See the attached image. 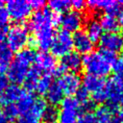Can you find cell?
<instances>
[{
    "mask_svg": "<svg viewBox=\"0 0 123 123\" xmlns=\"http://www.w3.org/2000/svg\"><path fill=\"white\" fill-rule=\"evenodd\" d=\"M6 9L10 18L17 22L27 19L33 10L30 2L25 0H10L6 3Z\"/></svg>",
    "mask_w": 123,
    "mask_h": 123,
    "instance_id": "7",
    "label": "cell"
},
{
    "mask_svg": "<svg viewBox=\"0 0 123 123\" xmlns=\"http://www.w3.org/2000/svg\"><path fill=\"white\" fill-rule=\"evenodd\" d=\"M86 2H85L83 0H73V1H71V8H73L74 11L81 12L84 9H86Z\"/></svg>",
    "mask_w": 123,
    "mask_h": 123,
    "instance_id": "34",
    "label": "cell"
},
{
    "mask_svg": "<svg viewBox=\"0 0 123 123\" xmlns=\"http://www.w3.org/2000/svg\"><path fill=\"white\" fill-rule=\"evenodd\" d=\"M72 41H73V47H75L76 52L79 54H87L91 52L93 48V42L88 37L85 30H79L74 33L72 36Z\"/></svg>",
    "mask_w": 123,
    "mask_h": 123,
    "instance_id": "14",
    "label": "cell"
},
{
    "mask_svg": "<svg viewBox=\"0 0 123 123\" xmlns=\"http://www.w3.org/2000/svg\"><path fill=\"white\" fill-rule=\"evenodd\" d=\"M52 84V77L49 74H41L37 80L35 90L39 94H45Z\"/></svg>",
    "mask_w": 123,
    "mask_h": 123,
    "instance_id": "25",
    "label": "cell"
},
{
    "mask_svg": "<svg viewBox=\"0 0 123 123\" xmlns=\"http://www.w3.org/2000/svg\"><path fill=\"white\" fill-rule=\"evenodd\" d=\"M59 23L62 26V30L67 31L68 33L77 32L81 30V27L85 23V16L81 12L77 11H68L60 16Z\"/></svg>",
    "mask_w": 123,
    "mask_h": 123,
    "instance_id": "10",
    "label": "cell"
},
{
    "mask_svg": "<svg viewBox=\"0 0 123 123\" xmlns=\"http://www.w3.org/2000/svg\"><path fill=\"white\" fill-rule=\"evenodd\" d=\"M113 70L116 74V76H119L123 78V55L116 59V61L113 63Z\"/></svg>",
    "mask_w": 123,
    "mask_h": 123,
    "instance_id": "33",
    "label": "cell"
},
{
    "mask_svg": "<svg viewBox=\"0 0 123 123\" xmlns=\"http://www.w3.org/2000/svg\"><path fill=\"white\" fill-rule=\"evenodd\" d=\"M39 118H37V116L33 115L30 112L21 114L18 119H17V123H39Z\"/></svg>",
    "mask_w": 123,
    "mask_h": 123,
    "instance_id": "31",
    "label": "cell"
},
{
    "mask_svg": "<svg viewBox=\"0 0 123 123\" xmlns=\"http://www.w3.org/2000/svg\"><path fill=\"white\" fill-rule=\"evenodd\" d=\"M49 9H51L56 13L66 12L71 8V1L68 0H51L49 1Z\"/></svg>",
    "mask_w": 123,
    "mask_h": 123,
    "instance_id": "26",
    "label": "cell"
},
{
    "mask_svg": "<svg viewBox=\"0 0 123 123\" xmlns=\"http://www.w3.org/2000/svg\"><path fill=\"white\" fill-rule=\"evenodd\" d=\"M30 4L32 6L33 9H36V10H40L43 8L45 2L42 1V0H33V1H30Z\"/></svg>",
    "mask_w": 123,
    "mask_h": 123,
    "instance_id": "36",
    "label": "cell"
},
{
    "mask_svg": "<svg viewBox=\"0 0 123 123\" xmlns=\"http://www.w3.org/2000/svg\"><path fill=\"white\" fill-rule=\"evenodd\" d=\"M97 123H112L117 117L114 115V111L108 106L98 107L94 113Z\"/></svg>",
    "mask_w": 123,
    "mask_h": 123,
    "instance_id": "19",
    "label": "cell"
},
{
    "mask_svg": "<svg viewBox=\"0 0 123 123\" xmlns=\"http://www.w3.org/2000/svg\"><path fill=\"white\" fill-rule=\"evenodd\" d=\"M35 99H36V97L34 96V94L32 92L23 91V93L21 94V96L15 103L18 112L21 114L27 113L31 110V108L35 102Z\"/></svg>",
    "mask_w": 123,
    "mask_h": 123,
    "instance_id": "18",
    "label": "cell"
},
{
    "mask_svg": "<svg viewBox=\"0 0 123 123\" xmlns=\"http://www.w3.org/2000/svg\"><path fill=\"white\" fill-rule=\"evenodd\" d=\"M7 37V29L5 27H0V43H2Z\"/></svg>",
    "mask_w": 123,
    "mask_h": 123,
    "instance_id": "37",
    "label": "cell"
},
{
    "mask_svg": "<svg viewBox=\"0 0 123 123\" xmlns=\"http://www.w3.org/2000/svg\"><path fill=\"white\" fill-rule=\"evenodd\" d=\"M112 123H119V121H118V119L116 118V119H115V120H114V121H113Z\"/></svg>",
    "mask_w": 123,
    "mask_h": 123,
    "instance_id": "42",
    "label": "cell"
},
{
    "mask_svg": "<svg viewBox=\"0 0 123 123\" xmlns=\"http://www.w3.org/2000/svg\"><path fill=\"white\" fill-rule=\"evenodd\" d=\"M41 119L44 123H57L59 119V111L54 106H47L42 113Z\"/></svg>",
    "mask_w": 123,
    "mask_h": 123,
    "instance_id": "28",
    "label": "cell"
},
{
    "mask_svg": "<svg viewBox=\"0 0 123 123\" xmlns=\"http://www.w3.org/2000/svg\"><path fill=\"white\" fill-rule=\"evenodd\" d=\"M61 71L77 73L82 68V57L76 51H70L62 57L59 66Z\"/></svg>",
    "mask_w": 123,
    "mask_h": 123,
    "instance_id": "13",
    "label": "cell"
},
{
    "mask_svg": "<svg viewBox=\"0 0 123 123\" xmlns=\"http://www.w3.org/2000/svg\"><path fill=\"white\" fill-rule=\"evenodd\" d=\"M23 89L18 85H10L6 87V89L2 92V96L0 98V101L5 105L9 104H15L16 101L19 99L21 94L23 93Z\"/></svg>",
    "mask_w": 123,
    "mask_h": 123,
    "instance_id": "17",
    "label": "cell"
},
{
    "mask_svg": "<svg viewBox=\"0 0 123 123\" xmlns=\"http://www.w3.org/2000/svg\"><path fill=\"white\" fill-rule=\"evenodd\" d=\"M118 105H121V106H122V108H123V92L121 93V95H120V97H119Z\"/></svg>",
    "mask_w": 123,
    "mask_h": 123,
    "instance_id": "41",
    "label": "cell"
},
{
    "mask_svg": "<svg viewBox=\"0 0 123 123\" xmlns=\"http://www.w3.org/2000/svg\"><path fill=\"white\" fill-rule=\"evenodd\" d=\"M3 113L5 114V116L10 120V121H13L14 119L17 118L19 112L18 110L15 106V104H9V105H5L4 110L2 111Z\"/></svg>",
    "mask_w": 123,
    "mask_h": 123,
    "instance_id": "29",
    "label": "cell"
},
{
    "mask_svg": "<svg viewBox=\"0 0 123 123\" xmlns=\"http://www.w3.org/2000/svg\"><path fill=\"white\" fill-rule=\"evenodd\" d=\"M0 123H11V121L5 116L2 111H0Z\"/></svg>",
    "mask_w": 123,
    "mask_h": 123,
    "instance_id": "38",
    "label": "cell"
},
{
    "mask_svg": "<svg viewBox=\"0 0 123 123\" xmlns=\"http://www.w3.org/2000/svg\"><path fill=\"white\" fill-rule=\"evenodd\" d=\"M47 108V103L44 99L42 98H36L35 99V102L31 108V110L28 111L30 113H32L33 115L37 116V118L41 119V116H42V113L44 112L45 109Z\"/></svg>",
    "mask_w": 123,
    "mask_h": 123,
    "instance_id": "27",
    "label": "cell"
},
{
    "mask_svg": "<svg viewBox=\"0 0 123 123\" xmlns=\"http://www.w3.org/2000/svg\"><path fill=\"white\" fill-rule=\"evenodd\" d=\"M100 25L103 30L107 31V33H111V32H116L119 27L118 20L115 15L109 14V13H104L100 17Z\"/></svg>",
    "mask_w": 123,
    "mask_h": 123,
    "instance_id": "23",
    "label": "cell"
},
{
    "mask_svg": "<svg viewBox=\"0 0 123 123\" xmlns=\"http://www.w3.org/2000/svg\"><path fill=\"white\" fill-rule=\"evenodd\" d=\"M62 88L63 94H67L68 96L75 94L81 87L82 80L78 73L74 72H65L62 74L57 83Z\"/></svg>",
    "mask_w": 123,
    "mask_h": 123,
    "instance_id": "11",
    "label": "cell"
},
{
    "mask_svg": "<svg viewBox=\"0 0 123 123\" xmlns=\"http://www.w3.org/2000/svg\"><path fill=\"white\" fill-rule=\"evenodd\" d=\"M37 53L32 48H23L18 51L14 60H12L10 64L8 71V79H10L13 84H21L24 82L30 65L35 62Z\"/></svg>",
    "mask_w": 123,
    "mask_h": 123,
    "instance_id": "3",
    "label": "cell"
},
{
    "mask_svg": "<svg viewBox=\"0 0 123 123\" xmlns=\"http://www.w3.org/2000/svg\"><path fill=\"white\" fill-rule=\"evenodd\" d=\"M106 84L107 82L103 77H98L90 74H86L83 79V87L91 94L105 89Z\"/></svg>",
    "mask_w": 123,
    "mask_h": 123,
    "instance_id": "16",
    "label": "cell"
},
{
    "mask_svg": "<svg viewBox=\"0 0 123 123\" xmlns=\"http://www.w3.org/2000/svg\"><path fill=\"white\" fill-rule=\"evenodd\" d=\"M116 59V54L112 52L105 50L91 51L82 58V67L87 74L104 78L111 70Z\"/></svg>",
    "mask_w": 123,
    "mask_h": 123,
    "instance_id": "2",
    "label": "cell"
},
{
    "mask_svg": "<svg viewBox=\"0 0 123 123\" xmlns=\"http://www.w3.org/2000/svg\"><path fill=\"white\" fill-rule=\"evenodd\" d=\"M35 67L42 74H60L62 71L57 65L55 57L46 51H41L36 55Z\"/></svg>",
    "mask_w": 123,
    "mask_h": 123,
    "instance_id": "8",
    "label": "cell"
},
{
    "mask_svg": "<svg viewBox=\"0 0 123 123\" xmlns=\"http://www.w3.org/2000/svg\"><path fill=\"white\" fill-rule=\"evenodd\" d=\"M60 21V15L49 8L37 11L29 21V28L34 34L31 42L42 51L50 48L55 36L54 28Z\"/></svg>",
    "mask_w": 123,
    "mask_h": 123,
    "instance_id": "1",
    "label": "cell"
},
{
    "mask_svg": "<svg viewBox=\"0 0 123 123\" xmlns=\"http://www.w3.org/2000/svg\"><path fill=\"white\" fill-rule=\"evenodd\" d=\"M73 48L72 36L70 33L64 30L58 31L52 40L50 49L53 56L62 57L69 53Z\"/></svg>",
    "mask_w": 123,
    "mask_h": 123,
    "instance_id": "6",
    "label": "cell"
},
{
    "mask_svg": "<svg viewBox=\"0 0 123 123\" xmlns=\"http://www.w3.org/2000/svg\"><path fill=\"white\" fill-rule=\"evenodd\" d=\"M121 37H122V40H123V31H122V35H121Z\"/></svg>",
    "mask_w": 123,
    "mask_h": 123,
    "instance_id": "43",
    "label": "cell"
},
{
    "mask_svg": "<svg viewBox=\"0 0 123 123\" xmlns=\"http://www.w3.org/2000/svg\"><path fill=\"white\" fill-rule=\"evenodd\" d=\"M81 107L75 97L68 96L61 103L59 111V123H77Z\"/></svg>",
    "mask_w": 123,
    "mask_h": 123,
    "instance_id": "5",
    "label": "cell"
},
{
    "mask_svg": "<svg viewBox=\"0 0 123 123\" xmlns=\"http://www.w3.org/2000/svg\"><path fill=\"white\" fill-rule=\"evenodd\" d=\"M116 117H117L119 123H123V108H122L121 110H119V111H118V115H117Z\"/></svg>",
    "mask_w": 123,
    "mask_h": 123,
    "instance_id": "39",
    "label": "cell"
},
{
    "mask_svg": "<svg viewBox=\"0 0 123 123\" xmlns=\"http://www.w3.org/2000/svg\"><path fill=\"white\" fill-rule=\"evenodd\" d=\"M85 31L92 42L98 41L103 35V29L100 25V22L95 18H91L86 22Z\"/></svg>",
    "mask_w": 123,
    "mask_h": 123,
    "instance_id": "20",
    "label": "cell"
},
{
    "mask_svg": "<svg viewBox=\"0 0 123 123\" xmlns=\"http://www.w3.org/2000/svg\"><path fill=\"white\" fill-rule=\"evenodd\" d=\"M40 75H41V73L36 67H34V68L29 70V72H28V74H27V76H26V78H25V80L23 82L24 86L27 89V91L31 92V91L35 90L36 85H37V80L40 77Z\"/></svg>",
    "mask_w": 123,
    "mask_h": 123,
    "instance_id": "24",
    "label": "cell"
},
{
    "mask_svg": "<svg viewBox=\"0 0 123 123\" xmlns=\"http://www.w3.org/2000/svg\"><path fill=\"white\" fill-rule=\"evenodd\" d=\"M13 59V51L7 43H0V70L5 71L9 68Z\"/></svg>",
    "mask_w": 123,
    "mask_h": 123,
    "instance_id": "21",
    "label": "cell"
},
{
    "mask_svg": "<svg viewBox=\"0 0 123 123\" xmlns=\"http://www.w3.org/2000/svg\"><path fill=\"white\" fill-rule=\"evenodd\" d=\"M10 20V15L8 13V11L6 7L4 6V3L0 1V27H5Z\"/></svg>",
    "mask_w": 123,
    "mask_h": 123,
    "instance_id": "30",
    "label": "cell"
},
{
    "mask_svg": "<svg viewBox=\"0 0 123 123\" xmlns=\"http://www.w3.org/2000/svg\"><path fill=\"white\" fill-rule=\"evenodd\" d=\"M8 86H9V79L7 75L0 70V92H3Z\"/></svg>",
    "mask_w": 123,
    "mask_h": 123,
    "instance_id": "35",
    "label": "cell"
},
{
    "mask_svg": "<svg viewBox=\"0 0 123 123\" xmlns=\"http://www.w3.org/2000/svg\"><path fill=\"white\" fill-rule=\"evenodd\" d=\"M86 6L91 10L104 11L105 13L115 15L120 12V4L111 0H90L86 2Z\"/></svg>",
    "mask_w": 123,
    "mask_h": 123,
    "instance_id": "15",
    "label": "cell"
},
{
    "mask_svg": "<svg viewBox=\"0 0 123 123\" xmlns=\"http://www.w3.org/2000/svg\"><path fill=\"white\" fill-rule=\"evenodd\" d=\"M123 92V78L119 76H113L106 84V93L108 107L114 111V108L118 106V100Z\"/></svg>",
    "mask_w": 123,
    "mask_h": 123,
    "instance_id": "9",
    "label": "cell"
},
{
    "mask_svg": "<svg viewBox=\"0 0 123 123\" xmlns=\"http://www.w3.org/2000/svg\"><path fill=\"white\" fill-rule=\"evenodd\" d=\"M8 45L12 51H19L23 49L31 40L29 30L23 24H14L7 31Z\"/></svg>",
    "mask_w": 123,
    "mask_h": 123,
    "instance_id": "4",
    "label": "cell"
},
{
    "mask_svg": "<svg viewBox=\"0 0 123 123\" xmlns=\"http://www.w3.org/2000/svg\"><path fill=\"white\" fill-rule=\"evenodd\" d=\"M46 95V99L47 101L52 105H57L62 103V101L63 100V92L62 90V88L60 87V86L57 83H52L50 87L48 88L47 92L45 93Z\"/></svg>",
    "mask_w": 123,
    "mask_h": 123,
    "instance_id": "22",
    "label": "cell"
},
{
    "mask_svg": "<svg viewBox=\"0 0 123 123\" xmlns=\"http://www.w3.org/2000/svg\"><path fill=\"white\" fill-rule=\"evenodd\" d=\"M78 123H97L94 114L91 111H84L78 117Z\"/></svg>",
    "mask_w": 123,
    "mask_h": 123,
    "instance_id": "32",
    "label": "cell"
},
{
    "mask_svg": "<svg viewBox=\"0 0 123 123\" xmlns=\"http://www.w3.org/2000/svg\"><path fill=\"white\" fill-rule=\"evenodd\" d=\"M117 20H118L119 25H120V24L123 25V11H122V12H119V15H118Z\"/></svg>",
    "mask_w": 123,
    "mask_h": 123,
    "instance_id": "40",
    "label": "cell"
},
{
    "mask_svg": "<svg viewBox=\"0 0 123 123\" xmlns=\"http://www.w3.org/2000/svg\"><path fill=\"white\" fill-rule=\"evenodd\" d=\"M99 45L101 47V50L117 53L123 49V40L121 37V35H119L117 32H111V33H105L101 36L99 39Z\"/></svg>",
    "mask_w": 123,
    "mask_h": 123,
    "instance_id": "12",
    "label": "cell"
}]
</instances>
